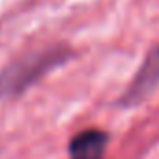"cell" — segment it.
Here are the masks:
<instances>
[{"label":"cell","mask_w":159,"mask_h":159,"mask_svg":"<svg viewBox=\"0 0 159 159\" xmlns=\"http://www.w3.org/2000/svg\"><path fill=\"white\" fill-rule=\"evenodd\" d=\"M69 58L71 51L64 47H52L15 60L4 71H0V99L21 96L41 77H45L49 71L62 66Z\"/></svg>","instance_id":"cell-1"},{"label":"cell","mask_w":159,"mask_h":159,"mask_svg":"<svg viewBox=\"0 0 159 159\" xmlns=\"http://www.w3.org/2000/svg\"><path fill=\"white\" fill-rule=\"evenodd\" d=\"M157 86H159V47L150 51V54L142 62L140 69L137 71L135 79L127 86L125 94L122 96L120 105L135 107L142 99H146Z\"/></svg>","instance_id":"cell-2"},{"label":"cell","mask_w":159,"mask_h":159,"mask_svg":"<svg viewBox=\"0 0 159 159\" xmlns=\"http://www.w3.org/2000/svg\"><path fill=\"white\" fill-rule=\"evenodd\" d=\"M109 135L101 129H84L77 133L67 146L69 159H103Z\"/></svg>","instance_id":"cell-3"}]
</instances>
